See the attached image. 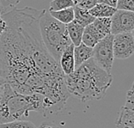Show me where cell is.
<instances>
[{"instance_id":"cell-28","label":"cell","mask_w":134,"mask_h":128,"mask_svg":"<svg viewBox=\"0 0 134 128\" xmlns=\"http://www.w3.org/2000/svg\"><path fill=\"white\" fill-rule=\"evenodd\" d=\"M1 15H2V13H1V12H0V16H1Z\"/></svg>"},{"instance_id":"cell-4","label":"cell","mask_w":134,"mask_h":128,"mask_svg":"<svg viewBox=\"0 0 134 128\" xmlns=\"http://www.w3.org/2000/svg\"><path fill=\"white\" fill-rule=\"evenodd\" d=\"M39 28L46 48L59 63L64 50L71 44L66 25L51 16L47 10H41L39 15Z\"/></svg>"},{"instance_id":"cell-20","label":"cell","mask_w":134,"mask_h":128,"mask_svg":"<svg viewBox=\"0 0 134 128\" xmlns=\"http://www.w3.org/2000/svg\"><path fill=\"white\" fill-rule=\"evenodd\" d=\"M116 10L134 11V0H117Z\"/></svg>"},{"instance_id":"cell-14","label":"cell","mask_w":134,"mask_h":128,"mask_svg":"<svg viewBox=\"0 0 134 128\" xmlns=\"http://www.w3.org/2000/svg\"><path fill=\"white\" fill-rule=\"evenodd\" d=\"M89 11L95 18L111 17L114 14V12L116 11V8L111 7V6L107 5L105 4L98 3L93 8H91Z\"/></svg>"},{"instance_id":"cell-21","label":"cell","mask_w":134,"mask_h":128,"mask_svg":"<svg viewBox=\"0 0 134 128\" xmlns=\"http://www.w3.org/2000/svg\"><path fill=\"white\" fill-rule=\"evenodd\" d=\"M96 4H98V0H81L77 5L83 9H85V10H90Z\"/></svg>"},{"instance_id":"cell-9","label":"cell","mask_w":134,"mask_h":128,"mask_svg":"<svg viewBox=\"0 0 134 128\" xmlns=\"http://www.w3.org/2000/svg\"><path fill=\"white\" fill-rule=\"evenodd\" d=\"M74 47L72 43L69 45L62 53L59 60V66L64 75H70L75 70V60H74Z\"/></svg>"},{"instance_id":"cell-10","label":"cell","mask_w":134,"mask_h":128,"mask_svg":"<svg viewBox=\"0 0 134 128\" xmlns=\"http://www.w3.org/2000/svg\"><path fill=\"white\" fill-rule=\"evenodd\" d=\"M93 57V48L83 43L79 44L77 47H74V60H75V69L80 66L82 64L86 62L87 60Z\"/></svg>"},{"instance_id":"cell-1","label":"cell","mask_w":134,"mask_h":128,"mask_svg":"<svg viewBox=\"0 0 134 128\" xmlns=\"http://www.w3.org/2000/svg\"><path fill=\"white\" fill-rule=\"evenodd\" d=\"M40 13L25 7L1 15L6 28L0 36V76L17 92L43 96L59 112L70 94L59 64L42 41Z\"/></svg>"},{"instance_id":"cell-7","label":"cell","mask_w":134,"mask_h":128,"mask_svg":"<svg viewBox=\"0 0 134 128\" xmlns=\"http://www.w3.org/2000/svg\"><path fill=\"white\" fill-rule=\"evenodd\" d=\"M134 12L116 10L111 16V34L113 35L120 33L133 32Z\"/></svg>"},{"instance_id":"cell-23","label":"cell","mask_w":134,"mask_h":128,"mask_svg":"<svg viewBox=\"0 0 134 128\" xmlns=\"http://www.w3.org/2000/svg\"><path fill=\"white\" fill-rule=\"evenodd\" d=\"M38 128H60L59 126L53 123H42Z\"/></svg>"},{"instance_id":"cell-6","label":"cell","mask_w":134,"mask_h":128,"mask_svg":"<svg viewBox=\"0 0 134 128\" xmlns=\"http://www.w3.org/2000/svg\"><path fill=\"white\" fill-rule=\"evenodd\" d=\"M113 49L114 59H129L134 53L133 32L120 33L114 35Z\"/></svg>"},{"instance_id":"cell-13","label":"cell","mask_w":134,"mask_h":128,"mask_svg":"<svg viewBox=\"0 0 134 128\" xmlns=\"http://www.w3.org/2000/svg\"><path fill=\"white\" fill-rule=\"evenodd\" d=\"M94 20H95V17L90 13L88 10L79 7L77 5L74 6V21H76L77 23L83 27H86L92 23Z\"/></svg>"},{"instance_id":"cell-24","label":"cell","mask_w":134,"mask_h":128,"mask_svg":"<svg viewBox=\"0 0 134 128\" xmlns=\"http://www.w3.org/2000/svg\"><path fill=\"white\" fill-rule=\"evenodd\" d=\"M5 28H6V23H5V21L3 19L2 16H0V36H1L2 34L4 33Z\"/></svg>"},{"instance_id":"cell-12","label":"cell","mask_w":134,"mask_h":128,"mask_svg":"<svg viewBox=\"0 0 134 128\" xmlns=\"http://www.w3.org/2000/svg\"><path fill=\"white\" fill-rule=\"evenodd\" d=\"M66 29L71 43L75 47L78 46L82 42V36H83L84 27L73 20L72 22L66 24Z\"/></svg>"},{"instance_id":"cell-18","label":"cell","mask_w":134,"mask_h":128,"mask_svg":"<svg viewBox=\"0 0 134 128\" xmlns=\"http://www.w3.org/2000/svg\"><path fill=\"white\" fill-rule=\"evenodd\" d=\"M0 128H37L31 121L27 120H14L7 123L0 124Z\"/></svg>"},{"instance_id":"cell-5","label":"cell","mask_w":134,"mask_h":128,"mask_svg":"<svg viewBox=\"0 0 134 128\" xmlns=\"http://www.w3.org/2000/svg\"><path fill=\"white\" fill-rule=\"evenodd\" d=\"M113 40L114 35L109 34L99 41L93 47L92 59L94 61L99 67L108 73H111L114 59Z\"/></svg>"},{"instance_id":"cell-25","label":"cell","mask_w":134,"mask_h":128,"mask_svg":"<svg viewBox=\"0 0 134 128\" xmlns=\"http://www.w3.org/2000/svg\"><path fill=\"white\" fill-rule=\"evenodd\" d=\"M4 83L5 82L4 81V79H3L1 76H0V94H1V91L3 90V86H4Z\"/></svg>"},{"instance_id":"cell-22","label":"cell","mask_w":134,"mask_h":128,"mask_svg":"<svg viewBox=\"0 0 134 128\" xmlns=\"http://www.w3.org/2000/svg\"><path fill=\"white\" fill-rule=\"evenodd\" d=\"M98 3H100V4H105L107 5L111 6V7L116 8L117 0H98Z\"/></svg>"},{"instance_id":"cell-8","label":"cell","mask_w":134,"mask_h":128,"mask_svg":"<svg viewBox=\"0 0 134 128\" xmlns=\"http://www.w3.org/2000/svg\"><path fill=\"white\" fill-rule=\"evenodd\" d=\"M117 128H134V91L133 84L126 93V100L116 121Z\"/></svg>"},{"instance_id":"cell-11","label":"cell","mask_w":134,"mask_h":128,"mask_svg":"<svg viewBox=\"0 0 134 128\" xmlns=\"http://www.w3.org/2000/svg\"><path fill=\"white\" fill-rule=\"evenodd\" d=\"M103 38V36L96 29L93 24L84 27L83 36H82V43L88 46V47H94L96 44Z\"/></svg>"},{"instance_id":"cell-16","label":"cell","mask_w":134,"mask_h":128,"mask_svg":"<svg viewBox=\"0 0 134 128\" xmlns=\"http://www.w3.org/2000/svg\"><path fill=\"white\" fill-rule=\"evenodd\" d=\"M92 24L103 37L111 34V17L95 18Z\"/></svg>"},{"instance_id":"cell-2","label":"cell","mask_w":134,"mask_h":128,"mask_svg":"<svg viewBox=\"0 0 134 128\" xmlns=\"http://www.w3.org/2000/svg\"><path fill=\"white\" fill-rule=\"evenodd\" d=\"M112 81L111 73L99 67L92 58L77 67L71 74L65 76L68 93L83 102L100 100Z\"/></svg>"},{"instance_id":"cell-27","label":"cell","mask_w":134,"mask_h":128,"mask_svg":"<svg viewBox=\"0 0 134 128\" xmlns=\"http://www.w3.org/2000/svg\"><path fill=\"white\" fill-rule=\"evenodd\" d=\"M0 12L2 13V8H1V5H0Z\"/></svg>"},{"instance_id":"cell-3","label":"cell","mask_w":134,"mask_h":128,"mask_svg":"<svg viewBox=\"0 0 134 128\" xmlns=\"http://www.w3.org/2000/svg\"><path fill=\"white\" fill-rule=\"evenodd\" d=\"M40 112L43 116L57 113L53 104L39 94H22L4 83L0 94V124L20 120L29 113Z\"/></svg>"},{"instance_id":"cell-17","label":"cell","mask_w":134,"mask_h":128,"mask_svg":"<svg viewBox=\"0 0 134 128\" xmlns=\"http://www.w3.org/2000/svg\"><path fill=\"white\" fill-rule=\"evenodd\" d=\"M75 4L72 0H52L48 11H58L64 9L74 7Z\"/></svg>"},{"instance_id":"cell-19","label":"cell","mask_w":134,"mask_h":128,"mask_svg":"<svg viewBox=\"0 0 134 128\" xmlns=\"http://www.w3.org/2000/svg\"><path fill=\"white\" fill-rule=\"evenodd\" d=\"M21 0H0V5L2 8V14L13 10L16 7Z\"/></svg>"},{"instance_id":"cell-26","label":"cell","mask_w":134,"mask_h":128,"mask_svg":"<svg viewBox=\"0 0 134 128\" xmlns=\"http://www.w3.org/2000/svg\"><path fill=\"white\" fill-rule=\"evenodd\" d=\"M72 1H73V3L75 4V5H77V4H78V3L81 1V0H72Z\"/></svg>"},{"instance_id":"cell-15","label":"cell","mask_w":134,"mask_h":128,"mask_svg":"<svg viewBox=\"0 0 134 128\" xmlns=\"http://www.w3.org/2000/svg\"><path fill=\"white\" fill-rule=\"evenodd\" d=\"M49 13L57 21L65 25L74 20V7L64 9L58 11H49Z\"/></svg>"}]
</instances>
